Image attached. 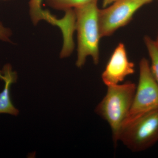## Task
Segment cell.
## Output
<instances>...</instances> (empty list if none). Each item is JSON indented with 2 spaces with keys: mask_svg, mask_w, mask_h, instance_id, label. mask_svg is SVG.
Segmentation results:
<instances>
[{
  "mask_svg": "<svg viewBox=\"0 0 158 158\" xmlns=\"http://www.w3.org/2000/svg\"><path fill=\"white\" fill-rule=\"evenodd\" d=\"M116 1L117 0H103L102 2L103 7L105 8V7H107Z\"/></svg>",
  "mask_w": 158,
  "mask_h": 158,
  "instance_id": "obj_13",
  "label": "cell"
},
{
  "mask_svg": "<svg viewBox=\"0 0 158 158\" xmlns=\"http://www.w3.org/2000/svg\"><path fill=\"white\" fill-rule=\"evenodd\" d=\"M65 15L70 16L73 19L75 22V31L76 17L73 9H70L65 11ZM74 48V43L73 40V36L69 38H64V44L60 55L63 57H67L70 56Z\"/></svg>",
  "mask_w": 158,
  "mask_h": 158,
  "instance_id": "obj_11",
  "label": "cell"
},
{
  "mask_svg": "<svg viewBox=\"0 0 158 158\" xmlns=\"http://www.w3.org/2000/svg\"><path fill=\"white\" fill-rule=\"evenodd\" d=\"M97 2L94 1L74 9L77 37L76 64L78 68L85 65L87 57L89 56L92 57L95 65L99 62V41L101 37Z\"/></svg>",
  "mask_w": 158,
  "mask_h": 158,
  "instance_id": "obj_1",
  "label": "cell"
},
{
  "mask_svg": "<svg viewBox=\"0 0 158 158\" xmlns=\"http://www.w3.org/2000/svg\"><path fill=\"white\" fill-rule=\"evenodd\" d=\"M135 67L134 63L129 60L124 44L120 43L111 55L102 74V80L107 86L119 84L128 76L135 73Z\"/></svg>",
  "mask_w": 158,
  "mask_h": 158,
  "instance_id": "obj_6",
  "label": "cell"
},
{
  "mask_svg": "<svg viewBox=\"0 0 158 158\" xmlns=\"http://www.w3.org/2000/svg\"><path fill=\"white\" fill-rule=\"evenodd\" d=\"M43 0H30L29 2V13L32 23L34 25L42 20L47 21L55 25L57 19L50 14L48 11L43 10L41 4Z\"/></svg>",
  "mask_w": 158,
  "mask_h": 158,
  "instance_id": "obj_8",
  "label": "cell"
},
{
  "mask_svg": "<svg viewBox=\"0 0 158 158\" xmlns=\"http://www.w3.org/2000/svg\"><path fill=\"white\" fill-rule=\"evenodd\" d=\"M152 0H117L109 7L99 9L98 22L101 37L111 36L120 28L127 25L134 14Z\"/></svg>",
  "mask_w": 158,
  "mask_h": 158,
  "instance_id": "obj_5",
  "label": "cell"
},
{
  "mask_svg": "<svg viewBox=\"0 0 158 158\" xmlns=\"http://www.w3.org/2000/svg\"><path fill=\"white\" fill-rule=\"evenodd\" d=\"M4 1H8V0H4Z\"/></svg>",
  "mask_w": 158,
  "mask_h": 158,
  "instance_id": "obj_15",
  "label": "cell"
},
{
  "mask_svg": "<svg viewBox=\"0 0 158 158\" xmlns=\"http://www.w3.org/2000/svg\"><path fill=\"white\" fill-rule=\"evenodd\" d=\"M98 0H46L47 5L52 9L67 11Z\"/></svg>",
  "mask_w": 158,
  "mask_h": 158,
  "instance_id": "obj_9",
  "label": "cell"
},
{
  "mask_svg": "<svg viewBox=\"0 0 158 158\" xmlns=\"http://www.w3.org/2000/svg\"><path fill=\"white\" fill-rule=\"evenodd\" d=\"M144 41L151 60V70L158 84V47L156 41L149 36L144 37Z\"/></svg>",
  "mask_w": 158,
  "mask_h": 158,
  "instance_id": "obj_10",
  "label": "cell"
},
{
  "mask_svg": "<svg viewBox=\"0 0 158 158\" xmlns=\"http://www.w3.org/2000/svg\"><path fill=\"white\" fill-rule=\"evenodd\" d=\"M107 87L106 96L99 103L94 111L110 125L114 145L116 146L118 132L131 106L136 85L133 82L127 81Z\"/></svg>",
  "mask_w": 158,
  "mask_h": 158,
  "instance_id": "obj_2",
  "label": "cell"
},
{
  "mask_svg": "<svg viewBox=\"0 0 158 158\" xmlns=\"http://www.w3.org/2000/svg\"><path fill=\"white\" fill-rule=\"evenodd\" d=\"M158 109V84L153 76L149 62L143 58L139 63V81L132 104L124 122Z\"/></svg>",
  "mask_w": 158,
  "mask_h": 158,
  "instance_id": "obj_4",
  "label": "cell"
},
{
  "mask_svg": "<svg viewBox=\"0 0 158 158\" xmlns=\"http://www.w3.org/2000/svg\"><path fill=\"white\" fill-rule=\"evenodd\" d=\"M3 72L4 74L3 79L5 81V85L4 90L0 93V114L6 113L17 116L19 111L12 104L10 93L11 84L16 82L17 75L15 73L12 71L10 65H5Z\"/></svg>",
  "mask_w": 158,
  "mask_h": 158,
  "instance_id": "obj_7",
  "label": "cell"
},
{
  "mask_svg": "<svg viewBox=\"0 0 158 158\" xmlns=\"http://www.w3.org/2000/svg\"><path fill=\"white\" fill-rule=\"evenodd\" d=\"M12 34L11 29L5 27L0 22V40L5 42H10Z\"/></svg>",
  "mask_w": 158,
  "mask_h": 158,
  "instance_id": "obj_12",
  "label": "cell"
},
{
  "mask_svg": "<svg viewBox=\"0 0 158 158\" xmlns=\"http://www.w3.org/2000/svg\"><path fill=\"white\" fill-rule=\"evenodd\" d=\"M156 44H157V45L158 47V35L157 38L156 40Z\"/></svg>",
  "mask_w": 158,
  "mask_h": 158,
  "instance_id": "obj_14",
  "label": "cell"
},
{
  "mask_svg": "<svg viewBox=\"0 0 158 158\" xmlns=\"http://www.w3.org/2000/svg\"></svg>",
  "mask_w": 158,
  "mask_h": 158,
  "instance_id": "obj_16",
  "label": "cell"
},
{
  "mask_svg": "<svg viewBox=\"0 0 158 158\" xmlns=\"http://www.w3.org/2000/svg\"><path fill=\"white\" fill-rule=\"evenodd\" d=\"M134 152L144 151L158 142V109L125 121L118 141Z\"/></svg>",
  "mask_w": 158,
  "mask_h": 158,
  "instance_id": "obj_3",
  "label": "cell"
}]
</instances>
